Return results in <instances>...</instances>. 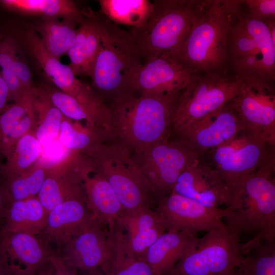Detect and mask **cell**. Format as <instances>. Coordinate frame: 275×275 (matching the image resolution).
Masks as SVG:
<instances>
[{
    "mask_svg": "<svg viewBox=\"0 0 275 275\" xmlns=\"http://www.w3.org/2000/svg\"><path fill=\"white\" fill-rule=\"evenodd\" d=\"M182 92L131 93L110 102L111 141L135 154L169 138Z\"/></svg>",
    "mask_w": 275,
    "mask_h": 275,
    "instance_id": "obj_1",
    "label": "cell"
},
{
    "mask_svg": "<svg viewBox=\"0 0 275 275\" xmlns=\"http://www.w3.org/2000/svg\"><path fill=\"white\" fill-rule=\"evenodd\" d=\"M227 65L234 75L275 80V43L266 23L251 18L242 0H225Z\"/></svg>",
    "mask_w": 275,
    "mask_h": 275,
    "instance_id": "obj_2",
    "label": "cell"
},
{
    "mask_svg": "<svg viewBox=\"0 0 275 275\" xmlns=\"http://www.w3.org/2000/svg\"><path fill=\"white\" fill-rule=\"evenodd\" d=\"M228 30L225 0H197L193 24L174 57L195 74H227Z\"/></svg>",
    "mask_w": 275,
    "mask_h": 275,
    "instance_id": "obj_3",
    "label": "cell"
},
{
    "mask_svg": "<svg viewBox=\"0 0 275 275\" xmlns=\"http://www.w3.org/2000/svg\"><path fill=\"white\" fill-rule=\"evenodd\" d=\"M99 22V48L91 78L96 91L110 103L133 93L131 79L144 60L131 31L107 18Z\"/></svg>",
    "mask_w": 275,
    "mask_h": 275,
    "instance_id": "obj_4",
    "label": "cell"
},
{
    "mask_svg": "<svg viewBox=\"0 0 275 275\" xmlns=\"http://www.w3.org/2000/svg\"><path fill=\"white\" fill-rule=\"evenodd\" d=\"M274 173L273 156L245 179L238 206L232 210L228 208L224 218L240 236H253L241 243L244 255L262 242H275Z\"/></svg>",
    "mask_w": 275,
    "mask_h": 275,
    "instance_id": "obj_5",
    "label": "cell"
},
{
    "mask_svg": "<svg viewBox=\"0 0 275 275\" xmlns=\"http://www.w3.org/2000/svg\"><path fill=\"white\" fill-rule=\"evenodd\" d=\"M153 11L145 26L131 31L144 63L165 53L173 57L193 24L197 0L153 1Z\"/></svg>",
    "mask_w": 275,
    "mask_h": 275,
    "instance_id": "obj_6",
    "label": "cell"
},
{
    "mask_svg": "<svg viewBox=\"0 0 275 275\" xmlns=\"http://www.w3.org/2000/svg\"><path fill=\"white\" fill-rule=\"evenodd\" d=\"M86 156L110 184L125 210L152 209L154 195L127 148L115 142H103Z\"/></svg>",
    "mask_w": 275,
    "mask_h": 275,
    "instance_id": "obj_7",
    "label": "cell"
},
{
    "mask_svg": "<svg viewBox=\"0 0 275 275\" xmlns=\"http://www.w3.org/2000/svg\"><path fill=\"white\" fill-rule=\"evenodd\" d=\"M241 81L242 77L234 75L196 74L181 94L170 134L177 137L231 101Z\"/></svg>",
    "mask_w": 275,
    "mask_h": 275,
    "instance_id": "obj_8",
    "label": "cell"
},
{
    "mask_svg": "<svg viewBox=\"0 0 275 275\" xmlns=\"http://www.w3.org/2000/svg\"><path fill=\"white\" fill-rule=\"evenodd\" d=\"M240 238L226 224L208 231L165 275H218L234 270L244 257Z\"/></svg>",
    "mask_w": 275,
    "mask_h": 275,
    "instance_id": "obj_9",
    "label": "cell"
},
{
    "mask_svg": "<svg viewBox=\"0 0 275 275\" xmlns=\"http://www.w3.org/2000/svg\"><path fill=\"white\" fill-rule=\"evenodd\" d=\"M274 146L261 136L243 129L234 138L208 151V161L222 175L239 205L245 179L274 155Z\"/></svg>",
    "mask_w": 275,
    "mask_h": 275,
    "instance_id": "obj_10",
    "label": "cell"
},
{
    "mask_svg": "<svg viewBox=\"0 0 275 275\" xmlns=\"http://www.w3.org/2000/svg\"><path fill=\"white\" fill-rule=\"evenodd\" d=\"M132 155L158 200L171 193L180 174L201 156L180 141L169 138Z\"/></svg>",
    "mask_w": 275,
    "mask_h": 275,
    "instance_id": "obj_11",
    "label": "cell"
},
{
    "mask_svg": "<svg viewBox=\"0 0 275 275\" xmlns=\"http://www.w3.org/2000/svg\"><path fill=\"white\" fill-rule=\"evenodd\" d=\"M274 81L259 76L242 78L231 101L244 129L275 144Z\"/></svg>",
    "mask_w": 275,
    "mask_h": 275,
    "instance_id": "obj_12",
    "label": "cell"
},
{
    "mask_svg": "<svg viewBox=\"0 0 275 275\" xmlns=\"http://www.w3.org/2000/svg\"><path fill=\"white\" fill-rule=\"evenodd\" d=\"M171 193L192 199L209 207L233 209L234 197L227 183L208 161L200 156L180 174Z\"/></svg>",
    "mask_w": 275,
    "mask_h": 275,
    "instance_id": "obj_13",
    "label": "cell"
},
{
    "mask_svg": "<svg viewBox=\"0 0 275 275\" xmlns=\"http://www.w3.org/2000/svg\"><path fill=\"white\" fill-rule=\"evenodd\" d=\"M166 231L208 232L223 226L228 208H212L170 193L158 200L155 210Z\"/></svg>",
    "mask_w": 275,
    "mask_h": 275,
    "instance_id": "obj_14",
    "label": "cell"
},
{
    "mask_svg": "<svg viewBox=\"0 0 275 275\" xmlns=\"http://www.w3.org/2000/svg\"><path fill=\"white\" fill-rule=\"evenodd\" d=\"M58 253L66 265L77 270L100 267L109 254L107 226L93 214Z\"/></svg>",
    "mask_w": 275,
    "mask_h": 275,
    "instance_id": "obj_15",
    "label": "cell"
},
{
    "mask_svg": "<svg viewBox=\"0 0 275 275\" xmlns=\"http://www.w3.org/2000/svg\"><path fill=\"white\" fill-rule=\"evenodd\" d=\"M244 129L231 101L176 137L201 156L234 138Z\"/></svg>",
    "mask_w": 275,
    "mask_h": 275,
    "instance_id": "obj_16",
    "label": "cell"
},
{
    "mask_svg": "<svg viewBox=\"0 0 275 275\" xmlns=\"http://www.w3.org/2000/svg\"><path fill=\"white\" fill-rule=\"evenodd\" d=\"M86 157L77 152L46 168L45 179L37 197L48 214L70 199L85 195L83 174Z\"/></svg>",
    "mask_w": 275,
    "mask_h": 275,
    "instance_id": "obj_17",
    "label": "cell"
},
{
    "mask_svg": "<svg viewBox=\"0 0 275 275\" xmlns=\"http://www.w3.org/2000/svg\"><path fill=\"white\" fill-rule=\"evenodd\" d=\"M195 74L172 55L165 53L145 63L135 71L131 88L137 94L179 92Z\"/></svg>",
    "mask_w": 275,
    "mask_h": 275,
    "instance_id": "obj_18",
    "label": "cell"
},
{
    "mask_svg": "<svg viewBox=\"0 0 275 275\" xmlns=\"http://www.w3.org/2000/svg\"><path fill=\"white\" fill-rule=\"evenodd\" d=\"M23 40L44 76L59 90L81 103H87L91 99L94 94V89L77 78L68 65L64 64L60 59L50 54L34 29L24 33Z\"/></svg>",
    "mask_w": 275,
    "mask_h": 275,
    "instance_id": "obj_19",
    "label": "cell"
},
{
    "mask_svg": "<svg viewBox=\"0 0 275 275\" xmlns=\"http://www.w3.org/2000/svg\"><path fill=\"white\" fill-rule=\"evenodd\" d=\"M0 244L14 275H32L51 253L42 240L25 233H0Z\"/></svg>",
    "mask_w": 275,
    "mask_h": 275,
    "instance_id": "obj_20",
    "label": "cell"
},
{
    "mask_svg": "<svg viewBox=\"0 0 275 275\" xmlns=\"http://www.w3.org/2000/svg\"><path fill=\"white\" fill-rule=\"evenodd\" d=\"M36 117L33 105V87L0 113V151L7 158L18 141L35 131Z\"/></svg>",
    "mask_w": 275,
    "mask_h": 275,
    "instance_id": "obj_21",
    "label": "cell"
},
{
    "mask_svg": "<svg viewBox=\"0 0 275 275\" xmlns=\"http://www.w3.org/2000/svg\"><path fill=\"white\" fill-rule=\"evenodd\" d=\"M116 222L130 249L142 259L149 247L166 231L160 216L151 208L125 210Z\"/></svg>",
    "mask_w": 275,
    "mask_h": 275,
    "instance_id": "obj_22",
    "label": "cell"
},
{
    "mask_svg": "<svg viewBox=\"0 0 275 275\" xmlns=\"http://www.w3.org/2000/svg\"><path fill=\"white\" fill-rule=\"evenodd\" d=\"M200 238L189 231H166L151 244L142 257L156 275H165Z\"/></svg>",
    "mask_w": 275,
    "mask_h": 275,
    "instance_id": "obj_23",
    "label": "cell"
},
{
    "mask_svg": "<svg viewBox=\"0 0 275 275\" xmlns=\"http://www.w3.org/2000/svg\"><path fill=\"white\" fill-rule=\"evenodd\" d=\"M93 214L88 207L85 194L70 199L53 209L40 234L56 243L59 249Z\"/></svg>",
    "mask_w": 275,
    "mask_h": 275,
    "instance_id": "obj_24",
    "label": "cell"
},
{
    "mask_svg": "<svg viewBox=\"0 0 275 275\" xmlns=\"http://www.w3.org/2000/svg\"><path fill=\"white\" fill-rule=\"evenodd\" d=\"M89 159L83 174V186L88 207L100 221L109 226L125 210L107 180Z\"/></svg>",
    "mask_w": 275,
    "mask_h": 275,
    "instance_id": "obj_25",
    "label": "cell"
},
{
    "mask_svg": "<svg viewBox=\"0 0 275 275\" xmlns=\"http://www.w3.org/2000/svg\"><path fill=\"white\" fill-rule=\"evenodd\" d=\"M108 229L109 254L99 267L104 275H156L145 261L133 253L116 222Z\"/></svg>",
    "mask_w": 275,
    "mask_h": 275,
    "instance_id": "obj_26",
    "label": "cell"
},
{
    "mask_svg": "<svg viewBox=\"0 0 275 275\" xmlns=\"http://www.w3.org/2000/svg\"><path fill=\"white\" fill-rule=\"evenodd\" d=\"M47 216L37 196L9 202L3 218L5 224L0 233L40 234L46 226Z\"/></svg>",
    "mask_w": 275,
    "mask_h": 275,
    "instance_id": "obj_27",
    "label": "cell"
},
{
    "mask_svg": "<svg viewBox=\"0 0 275 275\" xmlns=\"http://www.w3.org/2000/svg\"><path fill=\"white\" fill-rule=\"evenodd\" d=\"M100 44L99 19L95 15L87 19L77 28L75 40L68 51V65L74 74L91 77Z\"/></svg>",
    "mask_w": 275,
    "mask_h": 275,
    "instance_id": "obj_28",
    "label": "cell"
},
{
    "mask_svg": "<svg viewBox=\"0 0 275 275\" xmlns=\"http://www.w3.org/2000/svg\"><path fill=\"white\" fill-rule=\"evenodd\" d=\"M6 7L26 14L44 18H63L79 25L94 15L92 12L80 10L70 0H3Z\"/></svg>",
    "mask_w": 275,
    "mask_h": 275,
    "instance_id": "obj_29",
    "label": "cell"
},
{
    "mask_svg": "<svg viewBox=\"0 0 275 275\" xmlns=\"http://www.w3.org/2000/svg\"><path fill=\"white\" fill-rule=\"evenodd\" d=\"M101 12L111 22L118 25L143 28L153 11L148 0H100Z\"/></svg>",
    "mask_w": 275,
    "mask_h": 275,
    "instance_id": "obj_30",
    "label": "cell"
},
{
    "mask_svg": "<svg viewBox=\"0 0 275 275\" xmlns=\"http://www.w3.org/2000/svg\"><path fill=\"white\" fill-rule=\"evenodd\" d=\"M77 25L68 20L44 18L35 26L44 47L55 58L60 59L67 54L77 35Z\"/></svg>",
    "mask_w": 275,
    "mask_h": 275,
    "instance_id": "obj_31",
    "label": "cell"
},
{
    "mask_svg": "<svg viewBox=\"0 0 275 275\" xmlns=\"http://www.w3.org/2000/svg\"><path fill=\"white\" fill-rule=\"evenodd\" d=\"M33 105L36 117L35 134L41 146H46L58 137L64 116L43 87H33Z\"/></svg>",
    "mask_w": 275,
    "mask_h": 275,
    "instance_id": "obj_32",
    "label": "cell"
},
{
    "mask_svg": "<svg viewBox=\"0 0 275 275\" xmlns=\"http://www.w3.org/2000/svg\"><path fill=\"white\" fill-rule=\"evenodd\" d=\"M42 146L35 132L22 136L17 142L1 172V178L21 175L31 169L37 161Z\"/></svg>",
    "mask_w": 275,
    "mask_h": 275,
    "instance_id": "obj_33",
    "label": "cell"
},
{
    "mask_svg": "<svg viewBox=\"0 0 275 275\" xmlns=\"http://www.w3.org/2000/svg\"><path fill=\"white\" fill-rule=\"evenodd\" d=\"M60 142L66 148L85 155L93 151L104 140L96 132L83 127L79 121L74 123L71 120L63 117L58 135Z\"/></svg>",
    "mask_w": 275,
    "mask_h": 275,
    "instance_id": "obj_34",
    "label": "cell"
},
{
    "mask_svg": "<svg viewBox=\"0 0 275 275\" xmlns=\"http://www.w3.org/2000/svg\"><path fill=\"white\" fill-rule=\"evenodd\" d=\"M46 174V168L36 163L17 176L1 178L8 203L37 196Z\"/></svg>",
    "mask_w": 275,
    "mask_h": 275,
    "instance_id": "obj_35",
    "label": "cell"
},
{
    "mask_svg": "<svg viewBox=\"0 0 275 275\" xmlns=\"http://www.w3.org/2000/svg\"><path fill=\"white\" fill-rule=\"evenodd\" d=\"M43 88L51 101L64 117L75 121H85L88 128L106 141L105 135L98 122L78 101L59 90L47 86Z\"/></svg>",
    "mask_w": 275,
    "mask_h": 275,
    "instance_id": "obj_36",
    "label": "cell"
},
{
    "mask_svg": "<svg viewBox=\"0 0 275 275\" xmlns=\"http://www.w3.org/2000/svg\"><path fill=\"white\" fill-rule=\"evenodd\" d=\"M238 275H275V242H262L244 255Z\"/></svg>",
    "mask_w": 275,
    "mask_h": 275,
    "instance_id": "obj_37",
    "label": "cell"
},
{
    "mask_svg": "<svg viewBox=\"0 0 275 275\" xmlns=\"http://www.w3.org/2000/svg\"><path fill=\"white\" fill-rule=\"evenodd\" d=\"M0 70L8 88V102L11 103L17 101L25 91L22 87L14 67L10 50V37L9 36H0Z\"/></svg>",
    "mask_w": 275,
    "mask_h": 275,
    "instance_id": "obj_38",
    "label": "cell"
},
{
    "mask_svg": "<svg viewBox=\"0 0 275 275\" xmlns=\"http://www.w3.org/2000/svg\"><path fill=\"white\" fill-rule=\"evenodd\" d=\"M10 50L14 67L23 90L26 91L33 87L31 71L20 47L10 37Z\"/></svg>",
    "mask_w": 275,
    "mask_h": 275,
    "instance_id": "obj_39",
    "label": "cell"
},
{
    "mask_svg": "<svg viewBox=\"0 0 275 275\" xmlns=\"http://www.w3.org/2000/svg\"><path fill=\"white\" fill-rule=\"evenodd\" d=\"M249 16L266 23L275 20L274 0H242Z\"/></svg>",
    "mask_w": 275,
    "mask_h": 275,
    "instance_id": "obj_40",
    "label": "cell"
},
{
    "mask_svg": "<svg viewBox=\"0 0 275 275\" xmlns=\"http://www.w3.org/2000/svg\"><path fill=\"white\" fill-rule=\"evenodd\" d=\"M49 260L54 267L55 275H80L77 269L64 263L58 252H51Z\"/></svg>",
    "mask_w": 275,
    "mask_h": 275,
    "instance_id": "obj_41",
    "label": "cell"
},
{
    "mask_svg": "<svg viewBox=\"0 0 275 275\" xmlns=\"http://www.w3.org/2000/svg\"><path fill=\"white\" fill-rule=\"evenodd\" d=\"M9 90L0 70V113L8 104Z\"/></svg>",
    "mask_w": 275,
    "mask_h": 275,
    "instance_id": "obj_42",
    "label": "cell"
},
{
    "mask_svg": "<svg viewBox=\"0 0 275 275\" xmlns=\"http://www.w3.org/2000/svg\"><path fill=\"white\" fill-rule=\"evenodd\" d=\"M0 275H14L9 261L0 244Z\"/></svg>",
    "mask_w": 275,
    "mask_h": 275,
    "instance_id": "obj_43",
    "label": "cell"
},
{
    "mask_svg": "<svg viewBox=\"0 0 275 275\" xmlns=\"http://www.w3.org/2000/svg\"><path fill=\"white\" fill-rule=\"evenodd\" d=\"M8 203L7 195L2 179H0V219H3L4 212Z\"/></svg>",
    "mask_w": 275,
    "mask_h": 275,
    "instance_id": "obj_44",
    "label": "cell"
},
{
    "mask_svg": "<svg viewBox=\"0 0 275 275\" xmlns=\"http://www.w3.org/2000/svg\"><path fill=\"white\" fill-rule=\"evenodd\" d=\"M32 275H55L54 269L49 261Z\"/></svg>",
    "mask_w": 275,
    "mask_h": 275,
    "instance_id": "obj_45",
    "label": "cell"
},
{
    "mask_svg": "<svg viewBox=\"0 0 275 275\" xmlns=\"http://www.w3.org/2000/svg\"><path fill=\"white\" fill-rule=\"evenodd\" d=\"M80 275H104L99 267L80 270Z\"/></svg>",
    "mask_w": 275,
    "mask_h": 275,
    "instance_id": "obj_46",
    "label": "cell"
},
{
    "mask_svg": "<svg viewBox=\"0 0 275 275\" xmlns=\"http://www.w3.org/2000/svg\"><path fill=\"white\" fill-rule=\"evenodd\" d=\"M218 275H238V274L237 268H236V269L232 270L231 271H230L225 273L221 274H218Z\"/></svg>",
    "mask_w": 275,
    "mask_h": 275,
    "instance_id": "obj_47",
    "label": "cell"
},
{
    "mask_svg": "<svg viewBox=\"0 0 275 275\" xmlns=\"http://www.w3.org/2000/svg\"><path fill=\"white\" fill-rule=\"evenodd\" d=\"M2 157H4V156L2 154V153H1V152L0 151V175H1V174L2 170L3 169V168L4 167V165L2 164Z\"/></svg>",
    "mask_w": 275,
    "mask_h": 275,
    "instance_id": "obj_48",
    "label": "cell"
}]
</instances>
